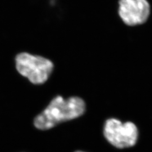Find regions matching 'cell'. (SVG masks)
<instances>
[{
  "instance_id": "7a4b0ae2",
  "label": "cell",
  "mask_w": 152,
  "mask_h": 152,
  "mask_svg": "<svg viewBox=\"0 0 152 152\" xmlns=\"http://www.w3.org/2000/svg\"><path fill=\"white\" fill-rule=\"evenodd\" d=\"M15 63L18 72L34 85H41L46 82L54 69L51 60L27 53L18 55Z\"/></svg>"
},
{
  "instance_id": "3957f363",
  "label": "cell",
  "mask_w": 152,
  "mask_h": 152,
  "mask_svg": "<svg viewBox=\"0 0 152 152\" xmlns=\"http://www.w3.org/2000/svg\"><path fill=\"white\" fill-rule=\"evenodd\" d=\"M104 135L113 146L125 149L135 145L139 132L136 125L131 122L122 123L120 120L110 118L105 123Z\"/></svg>"
},
{
  "instance_id": "5b68a950",
  "label": "cell",
  "mask_w": 152,
  "mask_h": 152,
  "mask_svg": "<svg viewBox=\"0 0 152 152\" xmlns=\"http://www.w3.org/2000/svg\"><path fill=\"white\" fill-rule=\"evenodd\" d=\"M75 152H83V151H76Z\"/></svg>"
},
{
  "instance_id": "6da1fadb",
  "label": "cell",
  "mask_w": 152,
  "mask_h": 152,
  "mask_svg": "<svg viewBox=\"0 0 152 152\" xmlns=\"http://www.w3.org/2000/svg\"><path fill=\"white\" fill-rule=\"evenodd\" d=\"M85 110L86 104L81 98L73 96L64 99L58 96L34 118V125L39 130H47L81 116Z\"/></svg>"
},
{
  "instance_id": "277c9868",
  "label": "cell",
  "mask_w": 152,
  "mask_h": 152,
  "mask_svg": "<svg viewBox=\"0 0 152 152\" xmlns=\"http://www.w3.org/2000/svg\"><path fill=\"white\" fill-rule=\"evenodd\" d=\"M151 13L147 0H120L118 14L125 24L129 26L140 25L147 22Z\"/></svg>"
}]
</instances>
